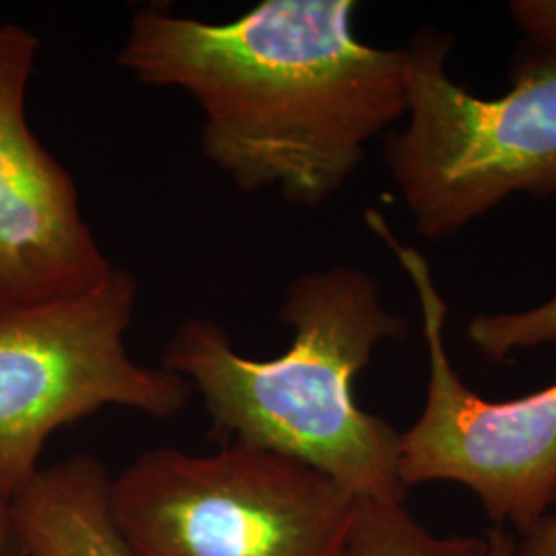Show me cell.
Here are the masks:
<instances>
[{"instance_id":"8","label":"cell","mask_w":556,"mask_h":556,"mask_svg":"<svg viewBox=\"0 0 556 556\" xmlns=\"http://www.w3.org/2000/svg\"><path fill=\"white\" fill-rule=\"evenodd\" d=\"M110 482L91 454L40 468L9 509L7 556H130L110 514Z\"/></svg>"},{"instance_id":"5","label":"cell","mask_w":556,"mask_h":556,"mask_svg":"<svg viewBox=\"0 0 556 556\" xmlns=\"http://www.w3.org/2000/svg\"><path fill=\"white\" fill-rule=\"evenodd\" d=\"M137 298V278L114 266L73 295L0 303V556L9 509L52 433L105 406L176 417L194 394L178 374L130 355Z\"/></svg>"},{"instance_id":"12","label":"cell","mask_w":556,"mask_h":556,"mask_svg":"<svg viewBox=\"0 0 556 556\" xmlns=\"http://www.w3.org/2000/svg\"><path fill=\"white\" fill-rule=\"evenodd\" d=\"M517 556H556V511L546 517L532 534L517 540Z\"/></svg>"},{"instance_id":"2","label":"cell","mask_w":556,"mask_h":556,"mask_svg":"<svg viewBox=\"0 0 556 556\" xmlns=\"http://www.w3.org/2000/svg\"><path fill=\"white\" fill-rule=\"evenodd\" d=\"M280 319L293 328V344L268 361L238 353L215 319H184L161 367L199 392L220 445L293 457L355 498L406 503L400 433L353 394L378 344L406 337V319L388 312L378 280L353 266L298 275L285 289Z\"/></svg>"},{"instance_id":"7","label":"cell","mask_w":556,"mask_h":556,"mask_svg":"<svg viewBox=\"0 0 556 556\" xmlns=\"http://www.w3.org/2000/svg\"><path fill=\"white\" fill-rule=\"evenodd\" d=\"M40 40L0 23V303L85 291L114 264L80 211L71 172L27 119V87Z\"/></svg>"},{"instance_id":"6","label":"cell","mask_w":556,"mask_h":556,"mask_svg":"<svg viewBox=\"0 0 556 556\" xmlns=\"http://www.w3.org/2000/svg\"><path fill=\"white\" fill-rule=\"evenodd\" d=\"M365 217L417 291L429 353L422 413L400 433L404 486L456 482L478 498L495 528H511L521 538L532 534L556 503V383L507 402L472 392L447 355V305L429 262L404 245L378 211Z\"/></svg>"},{"instance_id":"1","label":"cell","mask_w":556,"mask_h":556,"mask_svg":"<svg viewBox=\"0 0 556 556\" xmlns=\"http://www.w3.org/2000/svg\"><path fill=\"white\" fill-rule=\"evenodd\" d=\"M351 0H264L225 23L161 4L130 21L116 62L188 93L204 157L241 192L314 208L338 194L369 140L406 114V48L353 31Z\"/></svg>"},{"instance_id":"11","label":"cell","mask_w":556,"mask_h":556,"mask_svg":"<svg viewBox=\"0 0 556 556\" xmlns=\"http://www.w3.org/2000/svg\"><path fill=\"white\" fill-rule=\"evenodd\" d=\"M509 11L528 48L556 52V0H516Z\"/></svg>"},{"instance_id":"10","label":"cell","mask_w":556,"mask_h":556,"mask_svg":"<svg viewBox=\"0 0 556 556\" xmlns=\"http://www.w3.org/2000/svg\"><path fill=\"white\" fill-rule=\"evenodd\" d=\"M468 337L486 357L495 361L519 349L553 344L556 342V295L526 312L478 316L468 326Z\"/></svg>"},{"instance_id":"13","label":"cell","mask_w":556,"mask_h":556,"mask_svg":"<svg viewBox=\"0 0 556 556\" xmlns=\"http://www.w3.org/2000/svg\"><path fill=\"white\" fill-rule=\"evenodd\" d=\"M489 553L486 556H517V538L503 528H493L486 532Z\"/></svg>"},{"instance_id":"4","label":"cell","mask_w":556,"mask_h":556,"mask_svg":"<svg viewBox=\"0 0 556 556\" xmlns=\"http://www.w3.org/2000/svg\"><path fill=\"white\" fill-rule=\"evenodd\" d=\"M355 503L312 466L243 443L149 450L108 491L130 556H340Z\"/></svg>"},{"instance_id":"3","label":"cell","mask_w":556,"mask_h":556,"mask_svg":"<svg viewBox=\"0 0 556 556\" xmlns=\"http://www.w3.org/2000/svg\"><path fill=\"white\" fill-rule=\"evenodd\" d=\"M454 41L422 27L408 50L406 128L383 161L422 238H452L514 194H556V52L528 48L497 100L447 73Z\"/></svg>"},{"instance_id":"9","label":"cell","mask_w":556,"mask_h":556,"mask_svg":"<svg viewBox=\"0 0 556 556\" xmlns=\"http://www.w3.org/2000/svg\"><path fill=\"white\" fill-rule=\"evenodd\" d=\"M484 536H435L404 503L357 498L340 556H486Z\"/></svg>"}]
</instances>
